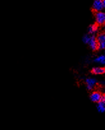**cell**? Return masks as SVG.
<instances>
[{
    "instance_id": "cell-1",
    "label": "cell",
    "mask_w": 105,
    "mask_h": 130,
    "mask_svg": "<svg viewBox=\"0 0 105 130\" xmlns=\"http://www.w3.org/2000/svg\"><path fill=\"white\" fill-rule=\"evenodd\" d=\"M92 10L94 12H102L105 7V1L101 0H94L92 3Z\"/></svg>"
},
{
    "instance_id": "cell-2",
    "label": "cell",
    "mask_w": 105,
    "mask_h": 130,
    "mask_svg": "<svg viewBox=\"0 0 105 130\" xmlns=\"http://www.w3.org/2000/svg\"><path fill=\"white\" fill-rule=\"evenodd\" d=\"M95 19L97 25H103L105 22V13L102 12H96Z\"/></svg>"
},
{
    "instance_id": "cell-3",
    "label": "cell",
    "mask_w": 105,
    "mask_h": 130,
    "mask_svg": "<svg viewBox=\"0 0 105 130\" xmlns=\"http://www.w3.org/2000/svg\"><path fill=\"white\" fill-rule=\"evenodd\" d=\"M88 44L92 51H96L98 49V43H97V41L95 36H91V38H90Z\"/></svg>"
},
{
    "instance_id": "cell-4",
    "label": "cell",
    "mask_w": 105,
    "mask_h": 130,
    "mask_svg": "<svg viewBox=\"0 0 105 130\" xmlns=\"http://www.w3.org/2000/svg\"><path fill=\"white\" fill-rule=\"evenodd\" d=\"M87 84V89L89 91L92 90L97 84V80L94 78H87L85 80Z\"/></svg>"
},
{
    "instance_id": "cell-5",
    "label": "cell",
    "mask_w": 105,
    "mask_h": 130,
    "mask_svg": "<svg viewBox=\"0 0 105 130\" xmlns=\"http://www.w3.org/2000/svg\"><path fill=\"white\" fill-rule=\"evenodd\" d=\"M102 94L100 93L99 92H97V91H95L93 92L90 96V99L92 101V102H94V103H98L100 100H101V98Z\"/></svg>"
},
{
    "instance_id": "cell-6",
    "label": "cell",
    "mask_w": 105,
    "mask_h": 130,
    "mask_svg": "<svg viewBox=\"0 0 105 130\" xmlns=\"http://www.w3.org/2000/svg\"><path fill=\"white\" fill-rule=\"evenodd\" d=\"M89 32L90 34L93 35L94 36V35L97 34V32L99 31V27L97 24H92L89 27L88 29Z\"/></svg>"
},
{
    "instance_id": "cell-7",
    "label": "cell",
    "mask_w": 105,
    "mask_h": 130,
    "mask_svg": "<svg viewBox=\"0 0 105 130\" xmlns=\"http://www.w3.org/2000/svg\"><path fill=\"white\" fill-rule=\"evenodd\" d=\"M97 110L99 113H103L105 111V101H99L97 103Z\"/></svg>"
},
{
    "instance_id": "cell-8",
    "label": "cell",
    "mask_w": 105,
    "mask_h": 130,
    "mask_svg": "<svg viewBox=\"0 0 105 130\" xmlns=\"http://www.w3.org/2000/svg\"><path fill=\"white\" fill-rule=\"evenodd\" d=\"M92 72L94 74L96 75L103 74L105 72V69L104 68H102V67H95L92 68Z\"/></svg>"
},
{
    "instance_id": "cell-9",
    "label": "cell",
    "mask_w": 105,
    "mask_h": 130,
    "mask_svg": "<svg viewBox=\"0 0 105 130\" xmlns=\"http://www.w3.org/2000/svg\"><path fill=\"white\" fill-rule=\"evenodd\" d=\"M94 62H97V63H100V64L104 65L105 64V56L104 55H101L99 57H96L94 59Z\"/></svg>"
},
{
    "instance_id": "cell-10",
    "label": "cell",
    "mask_w": 105,
    "mask_h": 130,
    "mask_svg": "<svg viewBox=\"0 0 105 130\" xmlns=\"http://www.w3.org/2000/svg\"><path fill=\"white\" fill-rule=\"evenodd\" d=\"M96 40L97 41V43H102V42H105V35L104 33H99L96 37Z\"/></svg>"
},
{
    "instance_id": "cell-11",
    "label": "cell",
    "mask_w": 105,
    "mask_h": 130,
    "mask_svg": "<svg viewBox=\"0 0 105 130\" xmlns=\"http://www.w3.org/2000/svg\"><path fill=\"white\" fill-rule=\"evenodd\" d=\"M90 38H91V36L89 34H86L82 37V41L84 43H88L89 41Z\"/></svg>"
},
{
    "instance_id": "cell-12",
    "label": "cell",
    "mask_w": 105,
    "mask_h": 130,
    "mask_svg": "<svg viewBox=\"0 0 105 130\" xmlns=\"http://www.w3.org/2000/svg\"><path fill=\"white\" fill-rule=\"evenodd\" d=\"M105 48V42L98 43V49L102 50Z\"/></svg>"
},
{
    "instance_id": "cell-13",
    "label": "cell",
    "mask_w": 105,
    "mask_h": 130,
    "mask_svg": "<svg viewBox=\"0 0 105 130\" xmlns=\"http://www.w3.org/2000/svg\"><path fill=\"white\" fill-rule=\"evenodd\" d=\"M100 101H105V96L104 95H102L101 98V100Z\"/></svg>"
},
{
    "instance_id": "cell-14",
    "label": "cell",
    "mask_w": 105,
    "mask_h": 130,
    "mask_svg": "<svg viewBox=\"0 0 105 130\" xmlns=\"http://www.w3.org/2000/svg\"><path fill=\"white\" fill-rule=\"evenodd\" d=\"M101 1H103V0H101Z\"/></svg>"
}]
</instances>
